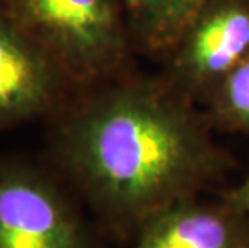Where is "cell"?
Masks as SVG:
<instances>
[{"instance_id":"cell-1","label":"cell","mask_w":249,"mask_h":248,"mask_svg":"<svg viewBox=\"0 0 249 248\" xmlns=\"http://www.w3.org/2000/svg\"><path fill=\"white\" fill-rule=\"evenodd\" d=\"M47 123V160L105 223L134 229L231 168L203 107L160 75L79 89Z\"/></svg>"},{"instance_id":"cell-2","label":"cell","mask_w":249,"mask_h":248,"mask_svg":"<svg viewBox=\"0 0 249 248\" xmlns=\"http://www.w3.org/2000/svg\"><path fill=\"white\" fill-rule=\"evenodd\" d=\"M0 7L77 91L137 70L119 0H0Z\"/></svg>"},{"instance_id":"cell-3","label":"cell","mask_w":249,"mask_h":248,"mask_svg":"<svg viewBox=\"0 0 249 248\" xmlns=\"http://www.w3.org/2000/svg\"><path fill=\"white\" fill-rule=\"evenodd\" d=\"M74 195L47 158L0 155V248H92Z\"/></svg>"},{"instance_id":"cell-4","label":"cell","mask_w":249,"mask_h":248,"mask_svg":"<svg viewBox=\"0 0 249 248\" xmlns=\"http://www.w3.org/2000/svg\"><path fill=\"white\" fill-rule=\"evenodd\" d=\"M248 57L249 0H208L161 60V75L203 107Z\"/></svg>"},{"instance_id":"cell-5","label":"cell","mask_w":249,"mask_h":248,"mask_svg":"<svg viewBox=\"0 0 249 248\" xmlns=\"http://www.w3.org/2000/svg\"><path fill=\"white\" fill-rule=\"evenodd\" d=\"M76 91L63 68L0 7V133L49 121Z\"/></svg>"},{"instance_id":"cell-6","label":"cell","mask_w":249,"mask_h":248,"mask_svg":"<svg viewBox=\"0 0 249 248\" xmlns=\"http://www.w3.org/2000/svg\"><path fill=\"white\" fill-rule=\"evenodd\" d=\"M249 218L222 197L177 200L151 213L135 230L134 248H248Z\"/></svg>"},{"instance_id":"cell-7","label":"cell","mask_w":249,"mask_h":248,"mask_svg":"<svg viewBox=\"0 0 249 248\" xmlns=\"http://www.w3.org/2000/svg\"><path fill=\"white\" fill-rule=\"evenodd\" d=\"M137 55L162 60L208 0H119Z\"/></svg>"},{"instance_id":"cell-8","label":"cell","mask_w":249,"mask_h":248,"mask_svg":"<svg viewBox=\"0 0 249 248\" xmlns=\"http://www.w3.org/2000/svg\"><path fill=\"white\" fill-rule=\"evenodd\" d=\"M203 110L217 131L249 133V57L215 87Z\"/></svg>"},{"instance_id":"cell-9","label":"cell","mask_w":249,"mask_h":248,"mask_svg":"<svg viewBox=\"0 0 249 248\" xmlns=\"http://www.w3.org/2000/svg\"><path fill=\"white\" fill-rule=\"evenodd\" d=\"M224 198L249 218V172L246 174V177L243 179L240 186L233 187L231 191L227 192Z\"/></svg>"},{"instance_id":"cell-10","label":"cell","mask_w":249,"mask_h":248,"mask_svg":"<svg viewBox=\"0 0 249 248\" xmlns=\"http://www.w3.org/2000/svg\"><path fill=\"white\" fill-rule=\"evenodd\" d=\"M248 248H249V247H248Z\"/></svg>"}]
</instances>
